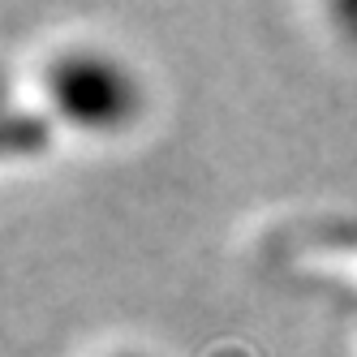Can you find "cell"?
Masks as SVG:
<instances>
[{
  "mask_svg": "<svg viewBox=\"0 0 357 357\" xmlns=\"http://www.w3.org/2000/svg\"><path fill=\"white\" fill-rule=\"evenodd\" d=\"M336 17L349 26V35H357V5H340V9H336Z\"/></svg>",
  "mask_w": 357,
  "mask_h": 357,
  "instance_id": "obj_3",
  "label": "cell"
},
{
  "mask_svg": "<svg viewBox=\"0 0 357 357\" xmlns=\"http://www.w3.org/2000/svg\"><path fill=\"white\" fill-rule=\"evenodd\" d=\"M125 357H142V353H125Z\"/></svg>",
  "mask_w": 357,
  "mask_h": 357,
  "instance_id": "obj_4",
  "label": "cell"
},
{
  "mask_svg": "<svg viewBox=\"0 0 357 357\" xmlns=\"http://www.w3.org/2000/svg\"><path fill=\"white\" fill-rule=\"evenodd\" d=\"M43 86H47L52 108L78 130L108 134V130L130 125L138 112V82L112 56L86 52V47H73V52H61L47 61Z\"/></svg>",
  "mask_w": 357,
  "mask_h": 357,
  "instance_id": "obj_1",
  "label": "cell"
},
{
  "mask_svg": "<svg viewBox=\"0 0 357 357\" xmlns=\"http://www.w3.org/2000/svg\"><path fill=\"white\" fill-rule=\"evenodd\" d=\"M47 142V121L35 112H9V130H5V146L9 151H39Z\"/></svg>",
  "mask_w": 357,
  "mask_h": 357,
  "instance_id": "obj_2",
  "label": "cell"
}]
</instances>
